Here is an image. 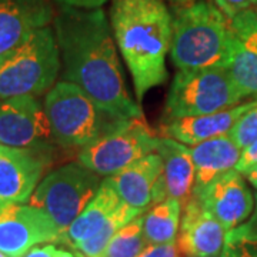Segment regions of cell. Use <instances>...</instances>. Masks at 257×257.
I'll use <instances>...</instances> for the list:
<instances>
[{"label": "cell", "instance_id": "obj_22", "mask_svg": "<svg viewBox=\"0 0 257 257\" xmlns=\"http://www.w3.org/2000/svg\"><path fill=\"white\" fill-rule=\"evenodd\" d=\"M145 211L135 209L128 206L127 203L121 202L120 206L114 210L107 221L101 226V229L92 236L90 239L84 240L82 243L74 246V251H77L80 257H99L103 253V250L109 244L111 237L119 231L123 226L136 219L138 216L143 214Z\"/></svg>", "mask_w": 257, "mask_h": 257}, {"label": "cell", "instance_id": "obj_25", "mask_svg": "<svg viewBox=\"0 0 257 257\" xmlns=\"http://www.w3.org/2000/svg\"><path fill=\"white\" fill-rule=\"evenodd\" d=\"M231 140L243 150L257 140V103L248 109L229 132Z\"/></svg>", "mask_w": 257, "mask_h": 257}, {"label": "cell", "instance_id": "obj_13", "mask_svg": "<svg viewBox=\"0 0 257 257\" xmlns=\"http://www.w3.org/2000/svg\"><path fill=\"white\" fill-rule=\"evenodd\" d=\"M224 69L244 96H257V10L230 19L229 56Z\"/></svg>", "mask_w": 257, "mask_h": 257}, {"label": "cell", "instance_id": "obj_9", "mask_svg": "<svg viewBox=\"0 0 257 257\" xmlns=\"http://www.w3.org/2000/svg\"><path fill=\"white\" fill-rule=\"evenodd\" d=\"M60 230L46 211L32 204H10L0 211V251L23 257L39 244L57 241Z\"/></svg>", "mask_w": 257, "mask_h": 257}, {"label": "cell", "instance_id": "obj_24", "mask_svg": "<svg viewBox=\"0 0 257 257\" xmlns=\"http://www.w3.org/2000/svg\"><path fill=\"white\" fill-rule=\"evenodd\" d=\"M220 257H257V234L244 223L229 230Z\"/></svg>", "mask_w": 257, "mask_h": 257}, {"label": "cell", "instance_id": "obj_33", "mask_svg": "<svg viewBox=\"0 0 257 257\" xmlns=\"http://www.w3.org/2000/svg\"><path fill=\"white\" fill-rule=\"evenodd\" d=\"M0 257H9V256H6V254H3V253L0 251Z\"/></svg>", "mask_w": 257, "mask_h": 257}, {"label": "cell", "instance_id": "obj_29", "mask_svg": "<svg viewBox=\"0 0 257 257\" xmlns=\"http://www.w3.org/2000/svg\"><path fill=\"white\" fill-rule=\"evenodd\" d=\"M62 8H74V9L93 10L100 9L109 0H55Z\"/></svg>", "mask_w": 257, "mask_h": 257}, {"label": "cell", "instance_id": "obj_2", "mask_svg": "<svg viewBox=\"0 0 257 257\" xmlns=\"http://www.w3.org/2000/svg\"><path fill=\"white\" fill-rule=\"evenodd\" d=\"M172 22L163 0H111V32L139 101L167 80L166 57L172 43Z\"/></svg>", "mask_w": 257, "mask_h": 257}, {"label": "cell", "instance_id": "obj_1", "mask_svg": "<svg viewBox=\"0 0 257 257\" xmlns=\"http://www.w3.org/2000/svg\"><path fill=\"white\" fill-rule=\"evenodd\" d=\"M62 77L74 83L113 116L142 119L143 111L130 96L111 29L101 9L62 8L53 19Z\"/></svg>", "mask_w": 257, "mask_h": 257}, {"label": "cell", "instance_id": "obj_27", "mask_svg": "<svg viewBox=\"0 0 257 257\" xmlns=\"http://www.w3.org/2000/svg\"><path fill=\"white\" fill-rule=\"evenodd\" d=\"M138 257H183L176 241L162 244H147Z\"/></svg>", "mask_w": 257, "mask_h": 257}, {"label": "cell", "instance_id": "obj_15", "mask_svg": "<svg viewBox=\"0 0 257 257\" xmlns=\"http://www.w3.org/2000/svg\"><path fill=\"white\" fill-rule=\"evenodd\" d=\"M227 230L193 196L183 206L176 243L184 257H220Z\"/></svg>", "mask_w": 257, "mask_h": 257}, {"label": "cell", "instance_id": "obj_23", "mask_svg": "<svg viewBox=\"0 0 257 257\" xmlns=\"http://www.w3.org/2000/svg\"><path fill=\"white\" fill-rule=\"evenodd\" d=\"M147 244L143 233V214H140L111 237L99 257H138Z\"/></svg>", "mask_w": 257, "mask_h": 257}, {"label": "cell", "instance_id": "obj_28", "mask_svg": "<svg viewBox=\"0 0 257 257\" xmlns=\"http://www.w3.org/2000/svg\"><path fill=\"white\" fill-rule=\"evenodd\" d=\"M23 257H80V254L57 247L52 243H47V244H39L30 248Z\"/></svg>", "mask_w": 257, "mask_h": 257}, {"label": "cell", "instance_id": "obj_21", "mask_svg": "<svg viewBox=\"0 0 257 257\" xmlns=\"http://www.w3.org/2000/svg\"><path fill=\"white\" fill-rule=\"evenodd\" d=\"M182 204L175 199H167L149 207L143 216V233L149 244H162L176 241L180 219Z\"/></svg>", "mask_w": 257, "mask_h": 257}, {"label": "cell", "instance_id": "obj_12", "mask_svg": "<svg viewBox=\"0 0 257 257\" xmlns=\"http://www.w3.org/2000/svg\"><path fill=\"white\" fill-rule=\"evenodd\" d=\"M155 152L162 159V170L153 190L152 206L167 199H175L183 207L194 196L196 184L190 146L172 138L159 136Z\"/></svg>", "mask_w": 257, "mask_h": 257}, {"label": "cell", "instance_id": "obj_26", "mask_svg": "<svg viewBox=\"0 0 257 257\" xmlns=\"http://www.w3.org/2000/svg\"><path fill=\"white\" fill-rule=\"evenodd\" d=\"M217 9L227 19H233L241 12L257 8V0H214Z\"/></svg>", "mask_w": 257, "mask_h": 257}, {"label": "cell", "instance_id": "obj_7", "mask_svg": "<svg viewBox=\"0 0 257 257\" xmlns=\"http://www.w3.org/2000/svg\"><path fill=\"white\" fill-rule=\"evenodd\" d=\"M100 184V175L80 162H72L45 176L29 202L46 211L63 233L92 200Z\"/></svg>", "mask_w": 257, "mask_h": 257}, {"label": "cell", "instance_id": "obj_6", "mask_svg": "<svg viewBox=\"0 0 257 257\" xmlns=\"http://www.w3.org/2000/svg\"><path fill=\"white\" fill-rule=\"evenodd\" d=\"M243 99L224 67L179 70L167 94L163 123L229 109Z\"/></svg>", "mask_w": 257, "mask_h": 257}, {"label": "cell", "instance_id": "obj_34", "mask_svg": "<svg viewBox=\"0 0 257 257\" xmlns=\"http://www.w3.org/2000/svg\"><path fill=\"white\" fill-rule=\"evenodd\" d=\"M2 210H3V209H2V207H0V211H2Z\"/></svg>", "mask_w": 257, "mask_h": 257}, {"label": "cell", "instance_id": "obj_10", "mask_svg": "<svg viewBox=\"0 0 257 257\" xmlns=\"http://www.w3.org/2000/svg\"><path fill=\"white\" fill-rule=\"evenodd\" d=\"M52 139L45 106L35 96L0 99V145L45 149Z\"/></svg>", "mask_w": 257, "mask_h": 257}, {"label": "cell", "instance_id": "obj_5", "mask_svg": "<svg viewBox=\"0 0 257 257\" xmlns=\"http://www.w3.org/2000/svg\"><path fill=\"white\" fill-rule=\"evenodd\" d=\"M60 69L55 30L50 26L39 29L0 56V99L47 93L56 84Z\"/></svg>", "mask_w": 257, "mask_h": 257}, {"label": "cell", "instance_id": "obj_3", "mask_svg": "<svg viewBox=\"0 0 257 257\" xmlns=\"http://www.w3.org/2000/svg\"><path fill=\"white\" fill-rule=\"evenodd\" d=\"M230 46V19L216 5L193 2L177 9L172 22L170 57L179 70L224 67Z\"/></svg>", "mask_w": 257, "mask_h": 257}, {"label": "cell", "instance_id": "obj_18", "mask_svg": "<svg viewBox=\"0 0 257 257\" xmlns=\"http://www.w3.org/2000/svg\"><path fill=\"white\" fill-rule=\"evenodd\" d=\"M162 170V159L156 152L147 155L136 163L109 176L113 187L128 206L146 211L152 207V197Z\"/></svg>", "mask_w": 257, "mask_h": 257}, {"label": "cell", "instance_id": "obj_30", "mask_svg": "<svg viewBox=\"0 0 257 257\" xmlns=\"http://www.w3.org/2000/svg\"><path fill=\"white\" fill-rule=\"evenodd\" d=\"M247 226V229L250 231H253L254 234H257V194L254 196V210L251 213V216L248 217L247 223H244Z\"/></svg>", "mask_w": 257, "mask_h": 257}, {"label": "cell", "instance_id": "obj_19", "mask_svg": "<svg viewBox=\"0 0 257 257\" xmlns=\"http://www.w3.org/2000/svg\"><path fill=\"white\" fill-rule=\"evenodd\" d=\"M194 163L196 184L194 196L221 175L236 169L241 156L240 149L229 135H221L190 146Z\"/></svg>", "mask_w": 257, "mask_h": 257}, {"label": "cell", "instance_id": "obj_14", "mask_svg": "<svg viewBox=\"0 0 257 257\" xmlns=\"http://www.w3.org/2000/svg\"><path fill=\"white\" fill-rule=\"evenodd\" d=\"M196 197L227 231L243 224L254 210V196L236 169L213 180Z\"/></svg>", "mask_w": 257, "mask_h": 257}, {"label": "cell", "instance_id": "obj_16", "mask_svg": "<svg viewBox=\"0 0 257 257\" xmlns=\"http://www.w3.org/2000/svg\"><path fill=\"white\" fill-rule=\"evenodd\" d=\"M55 19L50 0H0V56Z\"/></svg>", "mask_w": 257, "mask_h": 257}, {"label": "cell", "instance_id": "obj_11", "mask_svg": "<svg viewBox=\"0 0 257 257\" xmlns=\"http://www.w3.org/2000/svg\"><path fill=\"white\" fill-rule=\"evenodd\" d=\"M47 165L43 149L0 145V207L29 202Z\"/></svg>", "mask_w": 257, "mask_h": 257}, {"label": "cell", "instance_id": "obj_8", "mask_svg": "<svg viewBox=\"0 0 257 257\" xmlns=\"http://www.w3.org/2000/svg\"><path fill=\"white\" fill-rule=\"evenodd\" d=\"M157 138L143 117L127 120L117 130L80 149L77 162L109 177L153 153Z\"/></svg>", "mask_w": 257, "mask_h": 257}, {"label": "cell", "instance_id": "obj_20", "mask_svg": "<svg viewBox=\"0 0 257 257\" xmlns=\"http://www.w3.org/2000/svg\"><path fill=\"white\" fill-rule=\"evenodd\" d=\"M121 199L110 180L107 177L103 179L99 190L93 196L92 200L86 204V207L74 219L73 223L60 234L57 243L74 247L76 244L90 239L101 229V226L119 207Z\"/></svg>", "mask_w": 257, "mask_h": 257}, {"label": "cell", "instance_id": "obj_35", "mask_svg": "<svg viewBox=\"0 0 257 257\" xmlns=\"http://www.w3.org/2000/svg\"><path fill=\"white\" fill-rule=\"evenodd\" d=\"M256 10H257V8H256Z\"/></svg>", "mask_w": 257, "mask_h": 257}, {"label": "cell", "instance_id": "obj_31", "mask_svg": "<svg viewBox=\"0 0 257 257\" xmlns=\"http://www.w3.org/2000/svg\"><path fill=\"white\" fill-rule=\"evenodd\" d=\"M246 175V177H247V180L251 183V186L254 187V189H257V165L253 166L248 172H246L244 173Z\"/></svg>", "mask_w": 257, "mask_h": 257}, {"label": "cell", "instance_id": "obj_17", "mask_svg": "<svg viewBox=\"0 0 257 257\" xmlns=\"http://www.w3.org/2000/svg\"><path fill=\"white\" fill-rule=\"evenodd\" d=\"M256 103L257 99H254L209 114L167 121L160 127V136L172 138L187 146H193L221 135H229L237 120Z\"/></svg>", "mask_w": 257, "mask_h": 257}, {"label": "cell", "instance_id": "obj_32", "mask_svg": "<svg viewBox=\"0 0 257 257\" xmlns=\"http://www.w3.org/2000/svg\"><path fill=\"white\" fill-rule=\"evenodd\" d=\"M170 2H175V3H193L194 0H170Z\"/></svg>", "mask_w": 257, "mask_h": 257}, {"label": "cell", "instance_id": "obj_4", "mask_svg": "<svg viewBox=\"0 0 257 257\" xmlns=\"http://www.w3.org/2000/svg\"><path fill=\"white\" fill-rule=\"evenodd\" d=\"M43 106L52 139L67 149H83L127 121L113 116L79 86L66 80L46 93Z\"/></svg>", "mask_w": 257, "mask_h": 257}]
</instances>
